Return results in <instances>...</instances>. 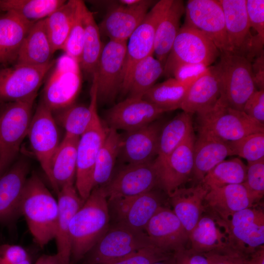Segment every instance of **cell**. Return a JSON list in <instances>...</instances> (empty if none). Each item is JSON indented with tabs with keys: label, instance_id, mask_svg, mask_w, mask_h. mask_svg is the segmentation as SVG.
<instances>
[{
	"label": "cell",
	"instance_id": "cell-33",
	"mask_svg": "<svg viewBox=\"0 0 264 264\" xmlns=\"http://www.w3.org/2000/svg\"><path fill=\"white\" fill-rule=\"evenodd\" d=\"M184 13L183 1L173 0L157 25L154 54L164 65L180 28V19Z\"/></svg>",
	"mask_w": 264,
	"mask_h": 264
},
{
	"label": "cell",
	"instance_id": "cell-48",
	"mask_svg": "<svg viewBox=\"0 0 264 264\" xmlns=\"http://www.w3.org/2000/svg\"><path fill=\"white\" fill-rule=\"evenodd\" d=\"M208 264H245L247 255L230 246L216 249L203 254Z\"/></svg>",
	"mask_w": 264,
	"mask_h": 264
},
{
	"label": "cell",
	"instance_id": "cell-12",
	"mask_svg": "<svg viewBox=\"0 0 264 264\" xmlns=\"http://www.w3.org/2000/svg\"><path fill=\"white\" fill-rule=\"evenodd\" d=\"M127 42L110 41L103 46L94 76L97 102L112 101L121 91Z\"/></svg>",
	"mask_w": 264,
	"mask_h": 264
},
{
	"label": "cell",
	"instance_id": "cell-11",
	"mask_svg": "<svg viewBox=\"0 0 264 264\" xmlns=\"http://www.w3.org/2000/svg\"><path fill=\"white\" fill-rule=\"evenodd\" d=\"M55 60L44 66L14 64L0 68V103L15 102L37 95Z\"/></svg>",
	"mask_w": 264,
	"mask_h": 264
},
{
	"label": "cell",
	"instance_id": "cell-21",
	"mask_svg": "<svg viewBox=\"0 0 264 264\" xmlns=\"http://www.w3.org/2000/svg\"><path fill=\"white\" fill-rule=\"evenodd\" d=\"M154 2L153 0H143L141 3L134 6L119 3L113 5L98 25L100 33L110 40L128 42Z\"/></svg>",
	"mask_w": 264,
	"mask_h": 264
},
{
	"label": "cell",
	"instance_id": "cell-18",
	"mask_svg": "<svg viewBox=\"0 0 264 264\" xmlns=\"http://www.w3.org/2000/svg\"><path fill=\"white\" fill-rule=\"evenodd\" d=\"M144 230L154 245L173 254L186 249L189 242L187 232L173 210L161 206Z\"/></svg>",
	"mask_w": 264,
	"mask_h": 264
},
{
	"label": "cell",
	"instance_id": "cell-19",
	"mask_svg": "<svg viewBox=\"0 0 264 264\" xmlns=\"http://www.w3.org/2000/svg\"><path fill=\"white\" fill-rule=\"evenodd\" d=\"M195 140L192 132L160 165L155 167L158 176V186L169 197L188 179L192 173Z\"/></svg>",
	"mask_w": 264,
	"mask_h": 264
},
{
	"label": "cell",
	"instance_id": "cell-53",
	"mask_svg": "<svg viewBox=\"0 0 264 264\" xmlns=\"http://www.w3.org/2000/svg\"><path fill=\"white\" fill-rule=\"evenodd\" d=\"M254 80L259 90H264V52L256 56L251 62Z\"/></svg>",
	"mask_w": 264,
	"mask_h": 264
},
{
	"label": "cell",
	"instance_id": "cell-22",
	"mask_svg": "<svg viewBox=\"0 0 264 264\" xmlns=\"http://www.w3.org/2000/svg\"><path fill=\"white\" fill-rule=\"evenodd\" d=\"M58 216L54 239L59 264H70L71 242L69 225L71 220L84 201L79 196L74 184L63 187L57 195Z\"/></svg>",
	"mask_w": 264,
	"mask_h": 264
},
{
	"label": "cell",
	"instance_id": "cell-39",
	"mask_svg": "<svg viewBox=\"0 0 264 264\" xmlns=\"http://www.w3.org/2000/svg\"><path fill=\"white\" fill-rule=\"evenodd\" d=\"M191 249L205 253L228 245L226 235L220 230L214 220L209 216L201 217L189 234Z\"/></svg>",
	"mask_w": 264,
	"mask_h": 264
},
{
	"label": "cell",
	"instance_id": "cell-1",
	"mask_svg": "<svg viewBox=\"0 0 264 264\" xmlns=\"http://www.w3.org/2000/svg\"><path fill=\"white\" fill-rule=\"evenodd\" d=\"M109 220L107 198L102 187H95L70 223V262L88 254L108 230Z\"/></svg>",
	"mask_w": 264,
	"mask_h": 264
},
{
	"label": "cell",
	"instance_id": "cell-49",
	"mask_svg": "<svg viewBox=\"0 0 264 264\" xmlns=\"http://www.w3.org/2000/svg\"><path fill=\"white\" fill-rule=\"evenodd\" d=\"M0 264H32V259L22 246L3 243L0 244Z\"/></svg>",
	"mask_w": 264,
	"mask_h": 264
},
{
	"label": "cell",
	"instance_id": "cell-4",
	"mask_svg": "<svg viewBox=\"0 0 264 264\" xmlns=\"http://www.w3.org/2000/svg\"><path fill=\"white\" fill-rule=\"evenodd\" d=\"M215 65L220 78V96L230 108L242 111L249 97L257 89L251 62L230 51L220 52Z\"/></svg>",
	"mask_w": 264,
	"mask_h": 264
},
{
	"label": "cell",
	"instance_id": "cell-8",
	"mask_svg": "<svg viewBox=\"0 0 264 264\" xmlns=\"http://www.w3.org/2000/svg\"><path fill=\"white\" fill-rule=\"evenodd\" d=\"M172 1L160 0L156 2L128 39L121 89L124 94L127 93L136 65L153 55L157 25Z\"/></svg>",
	"mask_w": 264,
	"mask_h": 264
},
{
	"label": "cell",
	"instance_id": "cell-45",
	"mask_svg": "<svg viewBox=\"0 0 264 264\" xmlns=\"http://www.w3.org/2000/svg\"><path fill=\"white\" fill-rule=\"evenodd\" d=\"M174 254L153 245L148 246L120 259L103 264H151L168 259Z\"/></svg>",
	"mask_w": 264,
	"mask_h": 264
},
{
	"label": "cell",
	"instance_id": "cell-52",
	"mask_svg": "<svg viewBox=\"0 0 264 264\" xmlns=\"http://www.w3.org/2000/svg\"><path fill=\"white\" fill-rule=\"evenodd\" d=\"M176 264H208L203 254L192 249H184L174 253Z\"/></svg>",
	"mask_w": 264,
	"mask_h": 264
},
{
	"label": "cell",
	"instance_id": "cell-6",
	"mask_svg": "<svg viewBox=\"0 0 264 264\" xmlns=\"http://www.w3.org/2000/svg\"><path fill=\"white\" fill-rule=\"evenodd\" d=\"M81 69L79 63L65 53L55 61L41 100L52 113L75 103L82 86Z\"/></svg>",
	"mask_w": 264,
	"mask_h": 264
},
{
	"label": "cell",
	"instance_id": "cell-46",
	"mask_svg": "<svg viewBox=\"0 0 264 264\" xmlns=\"http://www.w3.org/2000/svg\"><path fill=\"white\" fill-rule=\"evenodd\" d=\"M242 184L254 203L260 199L264 193V159L248 162L245 180Z\"/></svg>",
	"mask_w": 264,
	"mask_h": 264
},
{
	"label": "cell",
	"instance_id": "cell-5",
	"mask_svg": "<svg viewBox=\"0 0 264 264\" xmlns=\"http://www.w3.org/2000/svg\"><path fill=\"white\" fill-rule=\"evenodd\" d=\"M197 113L198 129L228 142L253 133L264 132L263 124L243 111L230 108L221 96L213 106Z\"/></svg>",
	"mask_w": 264,
	"mask_h": 264
},
{
	"label": "cell",
	"instance_id": "cell-9",
	"mask_svg": "<svg viewBox=\"0 0 264 264\" xmlns=\"http://www.w3.org/2000/svg\"><path fill=\"white\" fill-rule=\"evenodd\" d=\"M153 245H154L144 231L117 223L108 229L88 253L89 255L87 264H105Z\"/></svg>",
	"mask_w": 264,
	"mask_h": 264
},
{
	"label": "cell",
	"instance_id": "cell-56",
	"mask_svg": "<svg viewBox=\"0 0 264 264\" xmlns=\"http://www.w3.org/2000/svg\"><path fill=\"white\" fill-rule=\"evenodd\" d=\"M151 264H176V261H175L174 255L173 257H172L171 258L168 259L161 261L157 262H155Z\"/></svg>",
	"mask_w": 264,
	"mask_h": 264
},
{
	"label": "cell",
	"instance_id": "cell-51",
	"mask_svg": "<svg viewBox=\"0 0 264 264\" xmlns=\"http://www.w3.org/2000/svg\"><path fill=\"white\" fill-rule=\"evenodd\" d=\"M208 67L201 65H183L175 70L172 76L176 79L180 81L195 80Z\"/></svg>",
	"mask_w": 264,
	"mask_h": 264
},
{
	"label": "cell",
	"instance_id": "cell-27",
	"mask_svg": "<svg viewBox=\"0 0 264 264\" xmlns=\"http://www.w3.org/2000/svg\"><path fill=\"white\" fill-rule=\"evenodd\" d=\"M204 201L223 221L229 220L240 210L251 207L254 203L242 183L210 188Z\"/></svg>",
	"mask_w": 264,
	"mask_h": 264
},
{
	"label": "cell",
	"instance_id": "cell-3",
	"mask_svg": "<svg viewBox=\"0 0 264 264\" xmlns=\"http://www.w3.org/2000/svg\"><path fill=\"white\" fill-rule=\"evenodd\" d=\"M37 96L5 103L0 109V163L3 173L15 161L27 135Z\"/></svg>",
	"mask_w": 264,
	"mask_h": 264
},
{
	"label": "cell",
	"instance_id": "cell-43",
	"mask_svg": "<svg viewBox=\"0 0 264 264\" xmlns=\"http://www.w3.org/2000/svg\"><path fill=\"white\" fill-rule=\"evenodd\" d=\"M228 143L232 155H238L246 159L248 162L264 159V132L249 134Z\"/></svg>",
	"mask_w": 264,
	"mask_h": 264
},
{
	"label": "cell",
	"instance_id": "cell-10",
	"mask_svg": "<svg viewBox=\"0 0 264 264\" xmlns=\"http://www.w3.org/2000/svg\"><path fill=\"white\" fill-rule=\"evenodd\" d=\"M107 130L102 123L95 107L90 125L79 138L77 149L75 188L85 201L94 188L95 164Z\"/></svg>",
	"mask_w": 264,
	"mask_h": 264
},
{
	"label": "cell",
	"instance_id": "cell-25",
	"mask_svg": "<svg viewBox=\"0 0 264 264\" xmlns=\"http://www.w3.org/2000/svg\"><path fill=\"white\" fill-rule=\"evenodd\" d=\"M112 203L114 204L118 223L142 231L161 206L158 196L152 191Z\"/></svg>",
	"mask_w": 264,
	"mask_h": 264
},
{
	"label": "cell",
	"instance_id": "cell-17",
	"mask_svg": "<svg viewBox=\"0 0 264 264\" xmlns=\"http://www.w3.org/2000/svg\"><path fill=\"white\" fill-rule=\"evenodd\" d=\"M225 20L229 51L254 58V36L250 32L246 0H219Z\"/></svg>",
	"mask_w": 264,
	"mask_h": 264
},
{
	"label": "cell",
	"instance_id": "cell-13",
	"mask_svg": "<svg viewBox=\"0 0 264 264\" xmlns=\"http://www.w3.org/2000/svg\"><path fill=\"white\" fill-rule=\"evenodd\" d=\"M57 125L52 112L41 101L33 113L27 136L48 180L51 160L60 143Z\"/></svg>",
	"mask_w": 264,
	"mask_h": 264
},
{
	"label": "cell",
	"instance_id": "cell-50",
	"mask_svg": "<svg viewBox=\"0 0 264 264\" xmlns=\"http://www.w3.org/2000/svg\"><path fill=\"white\" fill-rule=\"evenodd\" d=\"M242 111L264 125V90H257L245 102Z\"/></svg>",
	"mask_w": 264,
	"mask_h": 264
},
{
	"label": "cell",
	"instance_id": "cell-30",
	"mask_svg": "<svg viewBox=\"0 0 264 264\" xmlns=\"http://www.w3.org/2000/svg\"><path fill=\"white\" fill-rule=\"evenodd\" d=\"M209 189L202 183L188 188H179L170 196L173 211L188 235L204 211L203 202Z\"/></svg>",
	"mask_w": 264,
	"mask_h": 264
},
{
	"label": "cell",
	"instance_id": "cell-23",
	"mask_svg": "<svg viewBox=\"0 0 264 264\" xmlns=\"http://www.w3.org/2000/svg\"><path fill=\"white\" fill-rule=\"evenodd\" d=\"M159 123L155 121L133 131L122 137L119 154L128 164L144 163L153 161L156 156L159 134Z\"/></svg>",
	"mask_w": 264,
	"mask_h": 264
},
{
	"label": "cell",
	"instance_id": "cell-24",
	"mask_svg": "<svg viewBox=\"0 0 264 264\" xmlns=\"http://www.w3.org/2000/svg\"><path fill=\"white\" fill-rule=\"evenodd\" d=\"M230 155H232V152L228 142L198 129L193 149L194 178L200 182L211 170Z\"/></svg>",
	"mask_w": 264,
	"mask_h": 264
},
{
	"label": "cell",
	"instance_id": "cell-29",
	"mask_svg": "<svg viewBox=\"0 0 264 264\" xmlns=\"http://www.w3.org/2000/svg\"><path fill=\"white\" fill-rule=\"evenodd\" d=\"M79 139L65 135L52 157L49 181L57 195L63 187L74 184L75 180Z\"/></svg>",
	"mask_w": 264,
	"mask_h": 264
},
{
	"label": "cell",
	"instance_id": "cell-42",
	"mask_svg": "<svg viewBox=\"0 0 264 264\" xmlns=\"http://www.w3.org/2000/svg\"><path fill=\"white\" fill-rule=\"evenodd\" d=\"M246 166L238 158L224 160L204 176L200 182L208 189L230 184H242L245 180Z\"/></svg>",
	"mask_w": 264,
	"mask_h": 264
},
{
	"label": "cell",
	"instance_id": "cell-26",
	"mask_svg": "<svg viewBox=\"0 0 264 264\" xmlns=\"http://www.w3.org/2000/svg\"><path fill=\"white\" fill-rule=\"evenodd\" d=\"M221 86L215 65L207 69L191 85L180 109L193 114L213 106L220 96Z\"/></svg>",
	"mask_w": 264,
	"mask_h": 264
},
{
	"label": "cell",
	"instance_id": "cell-47",
	"mask_svg": "<svg viewBox=\"0 0 264 264\" xmlns=\"http://www.w3.org/2000/svg\"><path fill=\"white\" fill-rule=\"evenodd\" d=\"M246 9L250 28L256 32L254 36L256 46L263 49L264 43V0H246Z\"/></svg>",
	"mask_w": 264,
	"mask_h": 264
},
{
	"label": "cell",
	"instance_id": "cell-55",
	"mask_svg": "<svg viewBox=\"0 0 264 264\" xmlns=\"http://www.w3.org/2000/svg\"><path fill=\"white\" fill-rule=\"evenodd\" d=\"M34 264H59L56 254H44L41 256Z\"/></svg>",
	"mask_w": 264,
	"mask_h": 264
},
{
	"label": "cell",
	"instance_id": "cell-54",
	"mask_svg": "<svg viewBox=\"0 0 264 264\" xmlns=\"http://www.w3.org/2000/svg\"><path fill=\"white\" fill-rule=\"evenodd\" d=\"M245 264H264V246L252 253L251 259H248Z\"/></svg>",
	"mask_w": 264,
	"mask_h": 264
},
{
	"label": "cell",
	"instance_id": "cell-37",
	"mask_svg": "<svg viewBox=\"0 0 264 264\" xmlns=\"http://www.w3.org/2000/svg\"><path fill=\"white\" fill-rule=\"evenodd\" d=\"M122 136L109 128L99 150L93 176L94 188L105 185L110 180L116 158L119 155Z\"/></svg>",
	"mask_w": 264,
	"mask_h": 264
},
{
	"label": "cell",
	"instance_id": "cell-41",
	"mask_svg": "<svg viewBox=\"0 0 264 264\" xmlns=\"http://www.w3.org/2000/svg\"><path fill=\"white\" fill-rule=\"evenodd\" d=\"M64 0H0V11H12L35 22L44 19L63 5Z\"/></svg>",
	"mask_w": 264,
	"mask_h": 264
},
{
	"label": "cell",
	"instance_id": "cell-57",
	"mask_svg": "<svg viewBox=\"0 0 264 264\" xmlns=\"http://www.w3.org/2000/svg\"><path fill=\"white\" fill-rule=\"evenodd\" d=\"M3 173L0 163V176Z\"/></svg>",
	"mask_w": 264,
	"mask_h": 264
},
{
	"label": "cell",
	"instance_id": "cell-36",
	"mask_svg": "<svg viewBox=\"0 0 264 264\" xmlns=\"http://www.w3.org/2000/svg\"><path fill=\"white\" fill-rule=\"evenodd\" d=\"M82 10L85 38L80 66L84 72L92 77L96 71L104 45L101 42L99 26L93 13L87 8L85 2Z\"/></svg>",
	"mask_w": 264,
	"mask_h": 264
},
{
	"label": "cell",
	"instance_id": "cell-14",
	"mask_svg": "<svg viewBox=\"0 0 264 264\" xmlns=\"http://www.w3.org/2000/svg\"><path fill=\"white\" fill-rule=\"evenodd\" d=\"M185 14V24L204 34L220 52L230 50L224 13L219 0H188Z\"/></svg>",
	"mask_w": 264,
	"mask_h": 264
},
{
	"label": "cell",
	"instance_id": "cell-32",
	"mask_svg": "<svg viewBox=\"0 0 264 264\" xmlns=\"http://www.w3.org/2000/svg\"><path fill=\"white\" fill-rule=\"evenodd\" d=\"M90 102L88 106L73 104L53 113L57 124L61 126L67 136L80 138L87 130L92 121L95 107L97 105V84L94 76L90 89Z\"/></svg>",
	"mask_w": 264,
	"mask_h": 264
},
{
	"label": "cell",
	"instance_id": "cell-7",
	"mask_svg": "<svg viewBox=\"0 0 264 264\" xmlns=\"http://www.w3.org/2000/svg\"><path fill=\"white\" fill-rule=\"evenodd\" d=\"M220 52L204 34L184 24L179 29L164 65L163 74L171 76L183 65H201L209 67Z\"/></svg>",
	"mask_w": 264,
	"mask_h": 264
},
{
	"label": "cell",
	"instance_id": "cell-38",
	"mask_svg": "<svg viewBox=\"0 0 264 264\" xmlns=\"http://www.w3.org/2000/svg\"><path fill=\"white\" fill-rule=\"evenodd\" d=\"M77 0H69L44 19L54 53L62 50L73 23Z\"/></svg>",
	"mask_w": 264,
	"mask_h": 264
},
{
	"label": "cell",
	"instance_id": "cell-16",
	"mask_svg": "<svg viewBox=\"0 0 264 264\" xmlns=\"http://www.w3.org/2000/svg\"><path fill=\"white\" fill-rule=\"evenodd\" d=\"M29 170L28 161L20 158L0 176V225H10L21 216V201Z\"/></svg>",
	"mask_w": 264,
	"mask_h": 264
},
{
	"label": "cell",
	"instance_id": "cell-44",
	"mask_svg": "<svg viewBox=\"0 0 264 264\" xmlns=\"http://www.w3.org/2000/svg\"><path fill=\"white\" fill-rule=\"evenodd\" d=\"M84 3L82 0H77L73 23L62 49L66 54L77 61L79 64L85 38V26L82 10Z\"/></svg>",
	"mask_w": 264,
	"mask_h": 264
},
{
	"label": "cell",
	"instance_id": "cell-35",
	"mask_svg": "<svg viewBox=\"0 0 264 264\" xmlns=\"http://www.w3.org/2000/svg\"><path fill=\"white\" fill-rule=\"evenodd\" d=\"M195 80L180 81L170 77L154 85L142 98L167 112L180 109L189 88Z\"/></svg>",
	"mask_w": 264,
	"mask_h": 264
},
{
	"label": "cell",
	"instance_id": "cell-40",
	"mask_svg": "<svg viewBox=\"0 0 264 264\" xmlns=\"http://www.w3.org/2000/svg\"><path fill=\"white\" fill-rule=\"evenodd\" d=\"M163 70L164 65L153 55L139 61L132 72L128 97L142 98L163 74Z\"/></svg>",
	"mask_w": 264,
	"mask_h": 264
},
{
	"label": "cell",
	"instance_id": "cell-20",
	"mask_svg": "<svg viewBox=\"0 0 264 264\" xmlns=\"http://www.w3.org/2000/svg\"><path fill=\"white\" fill-rule=\"evenodd\" d=\"M167 112L143 98L127 97L107 111L110 128L129 132L154 122Z\"/></svg>",
	"mask_w": 264,
	"mask_h": 264
},
{
	"label": "cell",
	"instance_id": "cell-15",
	"mask_svg": "<svg viewBox=\"0 0 264 264\" xmlns=\"http://www.w3.org/2000/svg\"><path fill=\"white\" fill-rule=\"evenodd\" d=\"M158 185V176L154 160L128 164L102 187L109 201L136 196Z\"/></svg>",
	"mask_w": 264,
	"mask_h": 264
},
{
	"label": "cell",
	"instance_id": "cell-28",
	"mask_svg": "<svg viewBox=\"0 0 264 264\" xmlns=\"http://www.w3.org/2000/svg\"><path fill=\"white\" fill-rule=\"evenodd\" d=\"M34 23L12 11L0 16V64L16 63L23 41Z\"/></svg>",
	"mask_w": 264,
	"mask_h": 264
},
{
	"label": "cell",
	"instance_id": "cell-2",
	"mask_svg": "<svg viewBox=\"0 0 264 264\" xmlns=\"http://www.w3.org/2000/svg\"><path fill=\"white\" fill-rule=\"evenodd\" d=\"M35 242L44 247L54 239L58 216V204L40 177L28 176L20 208Z\"/></svg>",
	"mask_w": 264,
	"mask_h": 264
},
{
	"label": "cell",
	"instance_id": "cell-31",
	"mask_svg": "<svg viewBox=\"0 0 264 264\" xmlns=\"http://www.w3.org/2000/svg\"><path fill=\"white\" fill-rule=\"evenodd\" d=\"M54 53L44 19L33 23L20 49L16 64L33 66L48 64Z\"/></svg>",
	"mask_w": 264,
	"mask_h": 264
},
{
	"label": "cell",
	"instance_id": "cell-34",
	"mask_svg": "<svg viewBox=\"0 0 264 264\" xmlns=\"http://www.w3.org/2000/svg\"><path fill=\"white\" fill-rule=\"evenodd\" d=\"M191 114L183 111L161 129L157 154L154 160L155 167L160 165L169 154L193 132Z\"/></svg>",
	"mask_w": 264,
	"mask_h": 264
}]
</instances>
